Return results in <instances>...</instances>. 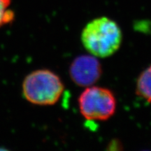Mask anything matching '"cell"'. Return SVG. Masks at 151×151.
Here are the masks:
<instances>
[{
  "label": "cell",
  "instance_id": "cell-4",
  "mask_svg": "<svg viewBox=\"0 0 151 151\" xmlns=\"http://www.w3.org/2000/svg\"><path fill=\"white\" fill-rule=\"evenodd\" d=\"M102 67L97 57L83 55L76 58L69 67V75L76 85L81 87L93 86L101 78Z\"/></svg>",
  "mask_w": 151,
  "mask_h": 151
},
{
  "label": "cell",
  "instance_id": "cell-6",
  "mask_svg": "<svg viewBox=\"0 0 151 151\" xmlns=\"http://www.w3.org/2000/svg\"><path fill=\"white\" fill-rule=\"evenodd\" d=\"M11 0H0V28L15 20V13L10 9Z\"/></svg>",
  "mask_w": 151,
  "mask_h": 151
},
{
  "label": "cell",
  "instance_id": "cell-3",
  "mask_svg": "<svg viewBox=\"0 0 151 151\" xmlns=\"http://www.w3.org/2000/svg\"><path fill=\"white\" fill-rule=\"evenodd\" d=\"M78 106L81 115L87 120L104 121L116 113L117 102L110 90L92 86L79 96Z\"/></svg>",
  "mask_w": 151,
  "mask_h": 151
},
{
  "label": "cell",
  "instance_id": "cell-2",
  "mask_svg": "<svg viewBox=\"0 0 151 151\" xmlns=\"http://www.w3.org/2000/svg\"><path fill=\"white\" fill-rule=\"evenodd\" d=\"M65 86L60 77L49 69L32 71L24 78L22 94L28 102L36 106H52L59 101Z\"/></svg>",
  "mask_w": 151,
  "mask_h": 151
},
{
  "label": "cell",
  "instance_id": "cell-5",
  "mask_svg": "<svg viewBox=\"0 0 151 151\" xmlns=\"http://www.w3.org/2000/svg\"><path fill=\"white\" fill-rule=\"evenodd\" d=\"M136 92L141 99L151 103V65L139 75L136 85Z\"/></svg>",
  "mask_w": 151,
  "mask_h": 151
},
{
  "label": "cell",
  "instance_id": "cell-1",
  "mask_svg": "<svg viewBox=\"0 0 151 151\" xmlns=\"http://www.w3.org/2000/svg\"><path fill=\"white\" fill-rule=\"evenodd\" d=\"M85 48L92 55L105 58L113 55L121 46L122 33L116 21L100 17L88 22L81 33Z\"/></svg>",
  "mask_w": 151,
  "mask_h": 151
}]
</instances>
